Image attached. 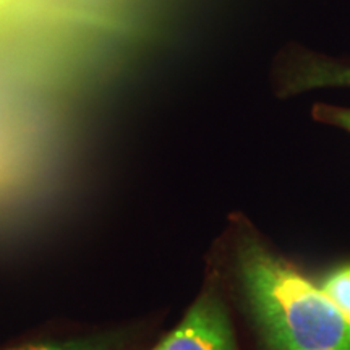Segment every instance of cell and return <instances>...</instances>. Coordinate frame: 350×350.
Listing matches in <instances>:
<instances>
[{"mask_svg": "<svg viewBox=\"0 0 350 350\" xmlns=\"http://www.w3.org/2000/svg\"><path fill=\"white\" fill-rule=\"evenodd\" d=\"M239 274L273 350H350V319L321 288L256 242L239 252Z\"/></svg>", "mask_w": 350, "mask_h": 350, "instance_id": "1", "label": "cell"}, {"mask_svg": "<svg viewBox=\"0 0 350 350\" xmlns=\"http://www.w3.org/2000/svg\"><path fill=\"white\" fill-rule=\"evenodd\" d=\"M154 350H235L224 306L216 297L203 295Z\"/></svg>", "mask_w": 350, "mask_h": 350, "instance_id": "2", "label": "cell"}, {"mask_svg": "<svg viewBox=\"0 0 350 350\" xmlns=\"http://www.w3.org/2000/svg\"><path fill=\"white\" fill-rule=\"evenodd\" d=\"M319 288L350 319V265L332 271Z\"/></svg>", "mask_w": 350, "mask_h": 350, "instance_id": "3", "label": "cell"}, {"mask_svg": "<svg viewBox=\"0 0 350 350\" xmlns=\"http://www.w3.org/2000/svg\"><path fill=\"white\" fill-rule=\"evenodd\" d=\"M8 350H109V347L99 339H81V340H68L62 344H36V345H23V347L8 349Z\"/></svg>", "mask_w": 350, "mask_h": 350, "instance_id": "4", "label": "cell"}, {"mask_svg": "<svg viewBox=\"0 0 350 350\" xmlns=\"http://www.w3.org/2000/svg\"><path fill=\"white\" fill-rule=\"evenodd\" d=\"M314 116L319 120L327 122V124L338 125L340 129L350 131V109H339L329 106H319L314 111Z\"/></svg>", "mask_w": 350, "mask_h": 350, "instance_id": "5", "label": "cell"}]
</instances>
